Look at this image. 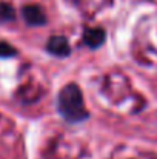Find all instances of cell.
I'll return each instance as SVG.
<instances>
[{
	"label": "cell",
	"mask_w": 157,
	"mask_h": 159,
	"mask_svg": "<svg viewBox=\"0 0 157 159\" xmlns=\"http://www.w3.org/2000/svg\"><path fill=\"white\" fill-rule=\"evenodd\" d=\"M59 111L69 122H80L88 117L82 91L76 84L66 85L59 93Z\"/></svg>",
	"instance_id": "6da1fadb"
},
{
	"label": "cell",
	"mask_w": 157,
	"mask_h": 159,
	"mask_svg": "<svg viewBox=\"0 0 157 159\" xmlns=\"http://www.w3.org/2000/svg\"><path fill=\"white\" fill-rule=\"evenodd\" d=\"M23 19L28 25H45L46 23V16L43 9L37 5H28L22 11Z\"/></svg>",
	"instance_id": "7a4b0ae2"
},
{
	"label": "cell",
	"mask_w": 157,
	"mask_h": 159,
	"mask_svg": "<svg viewBox=\"0 0 157 159\" xmlns=\"http://www.w3.org/2000/svg\"><path fill=\"white\" fill-rule=\"evenodd\" d=\"M46 48H48V51L54 56H68V54L71 53V48H69V43H68V40L63 37V36H54L51 37L50 40H48V43H46Z\"/></svg>",
	"instance_id": "3957f363"
},
{
	"label": "cell",
	"mask_w": 157,
	"mask_h": 159,
	"mask_svg": "<svg viewBox=\"0 0 157 159\" xmlns=\"http://www.w3.org/2000/svg\"><path fill=\"white\" fill-rule=\"evenodd\" d=\"M105 40V31L102 28H88L83 33V42L89 48H97Z\"/></svg>",
	"instance_id": "277c9868"
},
{
	"label": "cell",
	"mask_w": 157,
	"mask_h": 159,
	"mask_svg": "<svg viewBox=\"0 0 157 159\" xmlns=\"http://www.w3.org/2000/svg\"><path fill=\"white\" fill-rule=\"evenodd\" d=\"M15 17V11L8 3H0V22H11Z\"/></svg>",
	"instance_id": "5b68a950"
},
{
	"label": "cell",
	"mask_w": 157,
	"mask_h": 159,
	"mask_svg": "<svg viewBox=\"0 0 157 159\" xmlns=\"http://www.w3.org/2000/svg\"><path fill=\"white\" fill-rule=\"evenodd\" d=\"M11 54H15V50L11 48V45L8 43L0 42V56H11Z\"/></svg>",
	"instance_id": "8992f818"
}]
</instances>
